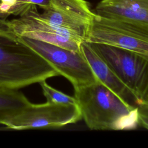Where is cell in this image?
<instances>
[{
	"label": "cell",
	"mask_w": 148,
	"mask_h": 148,
	"mask_svg": "<svg viewBox=\"0 0 148 148\" xmlns=\"http://www.w3.org/2000/svg\"><path fill=\"white\" fill-rule=\"evenodd\" d=\"M82 119L77 104L31 103L5 125L16 130L59 128Z\"/></svg>",
	"instance_id": "cell-7"
},
{
	"label": "cell",
	"mask_w": 148,
	"mask_h": 148,
	"mask_svg": "<svg viewBox=\"0 0 148 148\" xmlns=\"http://www.w3.org/2000/svg\"><path fill=\"white\" fill-rule=\"evenodd\" d=\"M84 41L124 49L148 57V25L95 14Z\"/></svg>",
	"instance_id": "cell-3"
},
{
	"label": "cell",
	"mask_w": 148,
	"mask_h": 148,
	"mask_svg": "<svg viewBox=\"0 0 148 148\" xmlns=\"http://www.w3.org/2000/svg\"><path fill=\"white\" fill-rule=\"evenodd\" d=\"M20 38L54 67L59 75L68 79L73 88L98 81L81 51H72L37 39Z\"/></svg>",
	"instance_id": "cell-5"
},
{
	"label": "cell",
	"mask_w": 148,
	"mask_h": 148,
	"mask_svg": "<svg viewBox=\"0 0 148 148\" xmlns=\"http://www.w3.org/2000/svg\"><path fill=\"white\" fill-rule=\"evenodd\" d=\"M27 0H17V3L14 8L12 15L20 16L27 9L24 6V3Z\"/></svg>",
	"instance_id": "cell-14"
},
{
	"label": "cell",
	"mask_w": 148,
	"mask_h": 148,
	"mask_svg": "<svg viewBox=\"0 0 148 148\" xmlns=\"http://www.w3.org/2000/svg\"><path fill=\"white\" fill-rule=\"evenodd\" d=\"M138 114L139 125L148 130V102L141 101L136 105Z\"/></svg>",
	"instance_id": "cell-12"
},
{
	"label": "cell",
	"mask_w": 148,
	"mask_h": 148,
	"mask_svg": "<svg viewBox=\"0 0 148 148\" xmlns=\"http://www.w3.org/2000/svg\"><path fill=\"white\" fill-rule=\"evenodd\" d=\"M57 76L54 67L20 38L0 35V87L20 89Z\"/></svg>",
	"instance_id": "cell-2"
},
{
	"label": "cell",
	"mask_w": 148,
	"mask_h": 148,
	"mask_svg": "<svg viewBox=\"0 0 148 148\" xmlns=\"http://www.w3.org/2000/svg\"><path fill=\"white\" fill-rule=\"evenodd\" d=\"M80 51L98 82L126 102L136 106V100L135 97L94 50L90 43L82 42Z\"/></svg>",
	"instance_id": "cell-8"
},
{
	"label": "cell",
	"mask_w": 148,
	"mask_h": 148,
	"mask_svg": "<svg viewBox=\"0 0 148 148\" xmlns=\"http://www.w3.org/2000/svg\"><path fill=\"white\" fill-rule=\"evenodd\" d=\"M46 102L53 103L62 104H77L76 100L74 97L68 95L64 92L56 90L49 85L46 80L39 83Z\"/></svg>",
	"instance_id": "cell-11"
},
{
	"label": "cell",
	"mask_w": 148,
	"mask_h": 148,
	"mask_svg": "<svg viewBox=\"0 0 148 148\" xmlns=\"http://www.w3.org/2000/svg\"><path fill=\"white\" fill-rule=\"evenodd\" d=\"M74 88L82 119L92 130H131L139 125L137 108L99 82Z\"/></svg>",
	"instance_id": "cell-1"
},
{
	"label": "cell",
	"mask_w": 148,
	"mask_h": 148,
	"mask_svg": "<svg viewBox=\"0 0 148 148\" xmlns=\"http://www.w3.org/2000/svg\"><path fill=\"white\" fill-rule=\"evenodd\" d=\"M30 103L19 89L0 87V124L5 125Z\"/></svg>",
	"instance_id": "cell-10"
},
{
	"label": "cell",
	"mask_w": 148,
	"mask_h": 148,
	"mask_svg": "<svg viewBox=\"0 0 148 148\" xmlns=\"http://www.w3.org/2000/svg\"><path fill=\"white\" fill-rule=\"evenodd\" d=\"M141 101H146V102H148V86L147 87V89L144 94V95L142 98V99ZM140 101V102H141Z\"/></svg>",
	"instance_id": "cell-15"
},
{
	"label": "cell",
	"mask_w": 148,
	"mask_h": 148,
	"mask_svg": "<svg viewBox=\"0 0 148 148\" xmlns=\"http://www.w3.org/2000/svg\"><path fill=\"white\" fill-rule=\"evenodd\" d=\"M0 35H14L9 25L8 21L0 18Z\"/></svg>",
	"instance_id": "cell-13"
},
{
	"label": "cell",
	"mask_w": 148,
	"mask_h": 148,
	"mask_svg": "<svg viewBox=\"0 0 148 148\" xmlns=\"http://www.w3.org/2000/svg\"><path fill=\"white\" fill-rule=\"evenodd\" d=\"M94 12L101 16L148 25V0H101Z\"/></svg>",
	"instance_id": "cell-9"
},
{
	"label": "cell",
	"mask_w": 148,
	"mask_h": 148,
	"mask_svg": "<svg viewBox=\"0 0 148 148\" xmlns=\"http://www.w3.org/2000/svg\"><path fill=\"white\" fill-rule=\"evenodd\" d=\"M90 44L131 92L136 104L140 102L148 86V57L116 46Z\"/></svg>",
	"instance_id": "cell-4"
},
{
	"label": "cell",
	"mask_w": 148,
	"mask_h": 148,
	"mask_svg": "<svg viewBox=\"0 0 148 148\" xmlns=\"http://www.w3.org/2000/svg\"><path fill=\"white\" fill-rule=\"evenodd\" d=\"M42 10V13L37 12L42 20L84 41L95 14L86 0H50L48 6Z\"/></svg>",
	"instance_id": "cell-6"
}]
</instances>
